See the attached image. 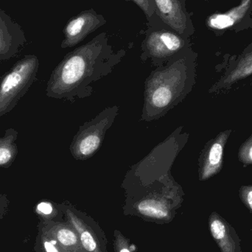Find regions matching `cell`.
<instances>
[{
	"instance_id": "1",
	"label": "cell",
	"mask_w": 252,
	"mask_h": 252,
	"mask_svg": "<svg viewBox=\"0 0 252 252\" xmlns=\"http://www.w3.org/2000/svg\"><path fill=\"white\" fill-rule=\"evenodd\" d=\"M126 53L115 51L106 32L99 34L68 53L56 66L47 83V95L71 101L89 97L94 83L109 75Z\"/></svg>"
},
{
	"instance_id": "2",
	"label": "cell",
	"mask_w": 252,
	"mask_h": 252,
	"mask_svg": "<svg viewBox=\"0 0 252 252\" xmlns=\"http://www.w3.org/2000/svg\"><path fill=\"white\" fill-rule=\"evenodd\" d=\"M198 54L187 47L152 72L145 83L142 118L158 119L192 91L196 75Z\"/></svg>"
},
{
	"instance_id": "3",
	"label": "cell",
	"mask_w": 252,
	"mask_h": 252,
	"mask_svg": "<svg viewBox=\"0 0 252 252\" xmlns=\"http://www.w3.org/2000/svg\"><path fill=\"white\" fill-rule=\"evenodd\" d=\"M123 187L126 192L124 215L157 224L171 223L184 201L182 187L170 176Z\"/></svg>"
},
{
	"instance_id": "4",
	"label": "cell",
	"mask_w": 252,
	"mask_h": 252,
	"mask_svg": "<svg viewBox=\"0 0 252 252\" xmlns=\"http://www.w3.org/2000/svg\"><path fill=\"white\" fill-rule=\"evenodd\" d=\"M39 61L34 55L16 62L0 81V118L11 112L36 79Z\"/></svg>"
},
{
	"instance_id": "5",
	"label": "cell",
	"mask_w": 252,
	"mask_h": 252,
	"mask_svg": "<svg viewBox=\"0 0 252 252\" xmlns=\"http://www.w3.org/2000/svg\"><path fill=\"white\" fill-rule=\"evenodd\" d=\"M118 112V106L107 108L94 120L80 127L70 146L74 158L78 160L87 159L98 151L106 131L115 121Z\"/></svg>"
},
{
	"instance_id": "6",
	"label": "cell",
	"mask_w": 252,
	"mask_h": 252,
	"mask_svg": "<svg viewBox=\"0 0 252 252\" xmlns=\"http://www.w3.org/2000/svg\"><path fill=\"white\" fill-rule=\"evenodd\" d=\"M60 207L68 223L78 232L84 252H109L106 234L98 223L71 204Z\"/></svg>"
},
{
	"instance_id": "7",
	"label": "cell",
	"mask_w": 252,
	"mask_h": 252,
	"mask_svg": "<svg viewBox=\"0 0 252 252\" xmlns=\"http://www.w3.org/2000/svg\"><path fill=\"white\" fill-rule=\"evenodd\" d=\"M206 25L216 36L229 31L238 33L252 29V0H241L238 5L227 11L210 15Z\"/></svg>"
},
{
	"instance_id": "8",
	"label": "cell",
	"mask_w": 252,
	"mask_h": 252,
	"mask_svg": "<svg viewBox=\"0 0 252 252\" xmlns=\"http://www.w3.org/2000/svg\"><path fill=\"white\" fill-rule=\"evenodd\" d=\"M189 46V40L172 31H154L145 38L142 48L154 62H164Z\"/></svg>"
},
{
	"instance_id": "9",
	"label": "cell",
	"mask_w": 252,
	"mask_h": 252,
	"mask_svg": "<svg viewBox=\"0 0 252 252\" xmlns=\"http://www.w3.org/2000/svg\"><path fill=\"white\" fill-rule=\"evenodd\" d=\"M252 75V42L241 53L230 56L222 76L209 90L210 93H219L232 88L237 83Z\"/></svg>"
},
{
	"instance_id": "10",
	"label": "cell",
	"mask_w": 252,
	"mask_h": 252,
	"mask_svg": "<svg viewBox=\"0 0 252 252\" xmlns=\"http://www.w3.org/2000/svg\"><path fill=\"white\" fill-rule=\"evenodd\" d=\"M231 133V129L223 130L206 144L198 160L200 181L208 180L223 168L225 147Z\"/></svg>"
},
{
	"instance_id": "11",
	"label": "cell",
	"mask_w": 252,
	"mask_h": 252,
	"mask_svg": "<svg viewBox=\"0 0 252 252\" xmlns=\"http://www.w3.org/2000/svg\"><path fill=\"white\" fill-rule=\"evenodd\" d=\"M105 23L104 17L97 14L93 9L81 12L70 19L65 26L62 48L74 47Z\"/></svg>"
},
{
	"instance_id": "12",
	"label": "cell",
	"mask_w": 252,
	"mask_h": 252,
	"mask_svg": "<svg viewBox=\"0 0 252 252\" xmlns=\"http://www.w3.org/2000/svg\"><path fill=\"white\" fill-rule=\"evenodd\" d=\"M27 42L20 25L0 10V62L16 57Z\"/></svg>"
},
{
	"instance_id": "13",
	"label": "cell",
	"mask_w": 252,
	"mask_h": 252,
	"mask_svg": "<svg viewBox=\"0 0 252 252\" xmlns=\"http://www.w3.org/2000/svg\"><path fill=\"white\" fill-rule=\"evenodd\" d=\"M158 14L166 25L188 38L194 32L192 21L179 0H154Z\"/></svg>"
},
{
	"instance_id": "14",
	"label": "cell",
	"mask_w": 252,
	"mask_h": 252,
	"mask_svg": "<svg viewBox=\"0 0 252 252\" xmlns=\"http://www.w3.org/2000/svg\"><path fill=\"white\" fill-rule=\"evenodd\" d=\"M212 237L221 252H241V241L235 229L216 212L209 218Z\"/></svg>"
},
{
	"instance_id": "15",
	"label": "cell",
	"mask_w": 252,
	"mask_h": 252,
	"mask_svg": "<svg viewBox=\"0 0 252 252\" xmlns=\"http://www.w3.org/2000/svg\"><path fill=\"white\" fill-rule=\"evenodd\" d=\"M50 235L54 236L64 252H84L78 232L69 223H59L50 229Z\"/></svg>"
},
{
	"instance_id": "16",
	"label": "cell",
	"mask_w": 252,
	"mask_h": 252,
	"mask_svg": "<svg viewBox=\"0 0 252 252\" xmlns=\"http://www.w3.org/2000/svg\"><path fill=\"white\" fill-rule=\"evenodd\" d=\"M18 131L8 128L2 137H0V167L8 168L13 164L18 154Z\"/></svg>"
},
{
	"instance_id": "17",
	"label": "cell",
	"mask_w": 252,
	"mask_h": 252,
	"mask_svg": "<svg viewBox=\"0 0 252 252\" xmlns=\"http://www.w3.org/2000/svg\"><path fill=\"white\" fill-rule=\"evenodd\" d=\"M113 247L115 252H136V248L119 229L114 232Z\"/></svg>"
},
{
	"instance_id": "18",
	"label": "cell",
	"mask_w": 252,
	"mask_h": 252,
	"mask_svg": "<svg viewBox=\"0 0 252 252\" xmlns=\"http://www.w3.org/2000/svg\"><path fill=\"white\" fill-rule=\"evenodd\" d=\"M238 156V159L244 165L252 164V133L240 147Z\"/></svg>"
},
{
	"instance_id": "19",
	"label": "cell",
	"mask_w": 252,
	"mask_h": 252,
	"mask_svg": "<svg viewBox=\"0 0 252 252\" xmlns=\"http://www.w3.org/2000/svg\"><path fill=\"white\" fill-rule=\"evenodd\" d=\"M240 198L252 213V185H244L239 189Z\"/></svg>"
},
{
	"instance_id": "20",
	"label": "cell",
	"mask_w": 252,
	"mask_h": 252,
	"mask_svg": "<svg viewBox=\"0 0 252 252\" xmlns=\"http://www.w3.org/2000/svg\"><path fill=\"white\" fill-rule=\"evenodd\" d=\"M127 1H133V2L136 3L143 10L148 18L151 17L155 11L154 0H127Z\"/></svg>"
},
{
	"instance_id": "21",
	"label": "cell",
	"mask_w": 252,
	"mask_h": 252,
	"mask_svg": "<svg viewBox=\"0 0 252 252\" xmlns=\"http://www.w3.org/2000/svg\"><path fill=\"white\" fill-rule=\"evenodd\" d=\"M37 211L45 216H50L55 213V207L49 201H41L37 205Z\"/></svg>"
}]
</instances>
